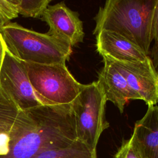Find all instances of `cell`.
<instances>
[{"instance_id": "cell-1", "label": "cell", "mask_w": 158, "mask_h": 158, "mask_svg": "<svg viewBox=\"0 0 158 158\" xmlns=\"http://www.w3.org/2000/svg\"><path fill=\"white\" fill-rule=\"evenodd\" d=\"M77 139L72 104L20 110L9 131L0 136V158H34Z\"/></svg>"}, {"instance_id": "cell-2", "label": "cell", "mask_w": 158, "mask_h": 158, "mask_svg": "<svg viewBox=\"0 0 158 158\" xmlns=\"http://www.w3.org/2000/svg\"><path fill=\"white\" fill-rule=\"evenodd\" d=\"M156 0H108L94 17L93 33L106 30L116 32L141 48L149 56L151 25Z\"/></svg>"}, {"instance_id": "cell-3", "label": "cell", "mask_w": 158, "mask_h": 158, "mask_svg": "<svg viewBox=\"0 0 158 158\" xmlns=\"http://www.w3.org/2000/svg\"><path fill=\"white\" fill-rule=\"evenodd\" d=\"M0 33L7 49L25 62L42 65L65 64L72 52L67 43L46 33H41L9 22Z\"/></svg>"}, {"instance_id": "cell-4", "label": "cell", "mask_w": 158, "mask_h": 158, "mask_svg": "<svg viewBox=\"0 0 158 158\" xmlns=\"http://www.w3.org/2000/svg\"><path fill=\"white\" fill-rule=\"evenodd\" d=\"M107 99L98 81L84 84L80 93L72 103L75 116L77 139L85 144L93 152L102 133L109 127L106 118Z\"/></svg>"}, {"instance_id": "cell-5", "label": "cell", "mask_w": 158, "mask_h": 158, "mask_svg": "<svg viewBox=\"0 0 158 158\" xmlns=\"http://www.w3.org/2000/svg\"><path fill=\"white\" fill-rule=\"evenodd\" d=\"M23 62L33 89L50 106L72 104L84 86L73 77L65 64Z\"/></svg>"}, {"instance_id": "cell-6", "label": "cell", "mask_w": 158, "mask_h": 158, "mask_svg": "<svg viewBox=\"0 0 158 158\" xmlns=\"http://www.w3.org/2000/svg\"><path fill=\"white\" fill-rule=\"evenodd\" d=\"M0 88L19 110L50 106L33 89L23 61L12 55L7 48L0 71Z\"/></svg>"}, {"instance_id": "cell-7", "label": "cell", "mask_w": 158, "mask_h": 158, "mask_svg": "<svg viewBox=\"0 0 158 158\" xmlns=\"http://www.w3.org/2000/svg\"><path fill=\"white\" fill-rule=\"evenodd\" d=\"M110 60L138 100H143L148 107L158 104V73L149 57L144 61L137 62Z\"/></svg>"}, {"instance_id": "cell-8", "label": "cell", "mask_w": 158, "mask_h": 158, "mask_svg": "<svg viewBox=\"0 0 158 158\" xmlns=\"http://www.w3.org/2000/svg\"><path fill=\"white\" fill-rule=\"evenodd\" d=\"M41 19L49 27L47 32L49 35L67 43L72 47L83 41L85 34L79 14L69 9L64 2L49 5Z\"/></svg>"}, {"instance_id": "cell-9", "label": "cell", "mask_w": 158, "mask_h": 158, "mask_svg": "<svg viewBox=\"0 0 158 158\" xmlns=\"http://www.w3.org/2000/svg\"><path fill=\"white\" fill-rule=\"evenodd\" d=\"M95 35L96 51L102 57L137 62L144 61L149 57L138 45L116 32L102 30Z\"/></svg>"}, {"instance_id": "cell-10", "label": "cell", "mask_w": 158, "mask_h": 158, "mask_svg": "<svg viewBox=\"0 0 158 158\" xmlns=\"http://www.w3.org/2000/svg\"><path fill=\"white\" fill-rule=\"evenodd\" d=\"M130 139L141 158H158V105L148 107Z\"/></svg>"}, {"instance_id": "cell-11", "label": "cell", "mask_w": 158, "mask_h": 158, "mask_svg": "<svg viewBox=\"0 0 158 158\" xmlns=\"http://www.w3.org/2000/svg\"><path fill=\"white\" fill-rule=\"evenodd\" d=\"M102 58L104 65L98 73V81L104 90L107 101H111L122 114L128 101L138 100V98L112 61L107 57Z\"/></svg>"}, {"instance_id": "cell-12", "label": "cell", "mask_w": 158, "mask_h": 158, "mask_svg": "<svg viewBox=\"0 0 158 158\" xmlns=\"http://www.w3.org/2000/svg\"><path fill=\"white\" fill-rule=\"evenodd\" d=\"M34 158H97V156L85 144L77 139L67 147L44 151Z\"/></svg>"}, {"instance_id": "cell-13", "label": "cell", "mask_w": 158, "mask_h": 158, "mask_svg": "<svg viewBox=\"0 0 158 158\" xmlns=\"http://www.w3.org/2000/svg\"><path fill=\"white\" fill-rule=\"evenodd\" d=\"M19 111L14 102L0 88V136L9 131Z\"/></svg>"}, {"instance_id": "cell-14", "label": "cell", "mask_w": 158, "mask_h": 158, "mask_svg": "<svg viewBox=\"0 0 158 158\" xmlns=\"http://www.w3.org/2000/svg\"><path fill=\"white\" fill-rule=\"evenodd\" d=\"M51 0H16L19 14L25 17L42 16Z\"/></svg>"}, {"instance_id": "cell-15", "label": "cell", "mask_w": 158, "mask_h": 158, "mask_svg": "<svg viewBox=\"0 0 158 158\" xmlns=\"http://www.w3.org/2000/svg\"><path fill=\"white\" fill-rule=\"evenodd\" d=\"M18 15L16 0H0V29Z\"/></svg>"}, {"instance_id": "cell-16", "label": "cell", "mask_w": 158, "mask_h": 158, "mask_svg": "<svg viewBox=\"0 0 158 158\" xmlns=\"http://www.w3.org/2000/svg\"><path fill=\"white\" fill-rule=\"evenodd\" d=\"M112 158H141V157L133 148L131 139H129L123 141Z\"/></svg>"}, {"instance_id": "cell-17", "label": "cell", "mask_w": 158, "mask_h": 158, "mask_svg": "<svg viewBox=\"0 0 158 158\" xmlns=\"http://www.w3.org/2000/svg\"><path fill=\"white\" fill-rule=\"evenodd\" d=\"M151 36L152 40H154V44L151 50L158 49V0L156 1L153 11L151 25Z\"/></svg>"}, {"instance_id": "cell-18", "label": "cell", "mask_w": 158, "mask_h": 158, "mask_svg": "<svg viewBox=\"0 0 158 158\" xmlns=\"http://www.w3.org/2000/svg\"><path fill=\"white\" fill-rule=\"evenodd\" d=\"M149 57L151 58L154 67L158 73V49L151 50L149 54Z\"/></svg>"}, {"instance_id": "cell-19", "label": "cell", "mask_w": 158, "mask_h": 158, "mask_svg": "<svg viewBox=\"0 0 158 158\" xmlns=\"http://www.w3.org/2000/svg\"><path fill=\"white\" fill-rule=\"evenodd\" d=\"M6 51V46L4 41L1 36V35L0 33V71H1L2 65L4 58L5 56Z\"/></svg>"}, {"instance_id": "cell-20", "label": "cell", "mask_w": 158, "mask_h": 158, "mask_svg": "<svg viewBox=\"0 0 158 158\" xmlns=\"http://www.w3.org/2000/svg\"><path fill=\"white\" fill-rule=\"evenodd\" d=\"M0 31H1V29H0Z\"/></svg>"}]
</instances>
